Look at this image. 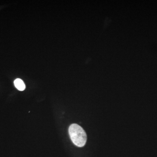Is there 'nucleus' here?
I'll use <instances>...</instances> for the list:
<instances>
[{"mask_svg": "<svg viewBox=\"0 0 157 157\" xmlns=\"http://www.w3.org/2000/svg\"><path fill=\"white\" fill-rule=\"evenodd\" d=\"M69 133L72 141L75 145L82 147L85 145L87 140V134L78 124H71L69 128Z\"/></svg>", "mask_w": 157, "mask_h": 157, "instance_id": "nucleus-1", "label": "nucleus"}, {"mask_svg": "<svg viewBox=\"0 0 157 157\" xmlns=\"http://www.w3.org/2000/svg\"><path fill=\"white\" fill-rule=\"evenodd\" d=\"M15 87L18 90L23 91L25 89V85L22 80L20 79H17L14 81Z\"/></svg>", "mask_w": 157, "mask_h": 157, "instance_id": "nucleus-2", "label": "nucleus"}]
</instances>
